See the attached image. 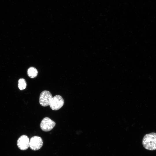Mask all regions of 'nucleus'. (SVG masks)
Instances as JSON below:
<instances>
[{"mask_svg": "<svg viewBox=\"0 0 156 156\" xmlns=\"http://www.w3.org/2000/svg\"><path fill=\"white\" fill-rule=\"evenodd\" d=\"M43 142L41 138L35 136L32 137L29 142V146L33 150L37 151L42 146Z\"/></svg>", "mask_w": 156, "mask_h": 156, "instance_id": "obj_4", "label": "nucleus"}, {"mask_svg": "<svg viewBox=\"0 0 156 156\" xmlns=\"http://www.w3.org/2000/svg\"><path fill=\"white\" fill-rule=\"evenodd\" d=\"M64 103V101L62 97L59 95H56L53 97L49 106L53 110H57L61 108Z\"/></svg>", "mask_w": 156, "mask_h": 156, "instance_id": "obj_3", "label": "nucleus"}, {"mask_svg": "<svg viewBox=\"0 0 156 156\" xmlns=\"http://www.w3.org/2000/svg\"><path fill=\"white\" fill-rule=\"evenodd\" d=\"M29 139L27 136L23 135L21 136L17 141V145L22 150H27L29 146Z\"/></svg>", "mask_w": 156, "mask_h": 156, "instance_id": "obj_6", "label": "nucleus"}, {"mask_svg": "<svg viewBox=\"0 0 156 156\" xmlns=\"http://www.w3.org/2000/svg\"><path fill=\"white\" fill-rule=\"evenodd\" d=\"M38 72L37 70L33 67L29 68L27 70L28 75L31 78H34L36 77L38 75Z\"/></svg>", "mask_w": 156, "mask_h": 156, "instance_id": "obj_7", "label": "nucleus"}, {"mask_svg": "<svg viewBox=\"0 0 156 156\" xmlns=\"http://www.w3.org/2000/svg\"><path fill=\"white\" fill-rule=\"evenodd\" d=\"M53 97L50 92L47 90L43 91L40 94L39 103L43 106H47L49 105Z\"/></svg>", "mask_w": 156, "mask_h": 156, "instance_id": "obj_2", "label": "nucleus"}, {"mask_svg": "<svg viewBox=\"0 0 156 156\" xmlns=\"http://www.w3.org/2000/svg\"><path fill=\"white\" fill-rule=\"evenodd\" d=\"M27 83L25 80L23 78L20 79L18 81V87L21 90L25 89L26 87Z\"/></svg>", "mask_w": 156, "mask_h": 156, "instance_id": "obj_8", "label": "nucleus"}, {"mask_svg": "<svg viewBox=\"0 0 156 156\" xmlns=\"http://www.w3.org/2000/svg\"><path fill=\"white\" fill-rule=\"evenodd\" d=\"M55 123L48 117L44 118L40 124L41 129L44 131H48L51 130L55 125Z\"/></svg>", "mask_w": 156, "mask_h": 156, "instance_id": "obj_5", "label": "nucleus"}, {"mask_svg": "<svg viewBox=\"0 0 156 156\" xmlns=\"http://www.w3.org/2000/svg\"><path fill=\"white\" fill-rule=\"evenodd\" d=\"M142 144L144 148L147 150H156V133L152 132L146 134L143 138Z\"/></svg>", "mask_w": 156, "mask_h": 156, "instance_id": "obj_1", "label": "nucleus"}]
</instances>
